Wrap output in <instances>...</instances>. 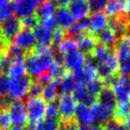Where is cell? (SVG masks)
I'll return each instance as SVG.
<instances>
[{
  "mask_svg": "<svg viewBox=\"0 0 130 130\" xmlns=\"http://www.w3.org/2000/svg\"><path fill=\"white\" fill-rule=\"evenodd\" d=\"M31 82V79L27 76L9 80L8 94L13 101H22L27 95Z\"/></svg>",
  "mask_w": 130,
  "mask_h": 130,
  "instance_id": "277c9868",
  "label": "cell"
},
{
  "mask_svg": "<svg viewBox=\"0 0 130 130\" xmlns=\"http://www.w3.org/2000/svg\"><path fill=\"white\" fill-rule=\"evenodd\" d=\"M78 50L82 52L83 54H92L94 51V47L97 45V41L96 38H94L93 35L90 34H83L78 38Z\"/></svg>",
  "mask_w": 130,
  "mask_h": 130,
  "instance_id": "7402d4cb",
  "label": "cell"
},
{
  "mask_svg": "<svg viewBox=\"0 0 130 130\" xmlns=\"http://www.w3.org/2000/svg\"><path fill=\"white\" fill-rule=\"evenodd\" d=\"M126 5H125V12L130 16V0H126Z\"/></svg>",
  "mask_w": 130,
  "mask_h": 130,
  "instance_id": "db71d44e",
  "label": "cell"
},
{
  "mask_svg": "<svg viewBox=\"0 0 130 130\" xmlns=\"http://www.w3.org/2000/svg\"><path fill=\"white\" fill-rule=\"evenodd\" d=\"M58 130H65V128L64 127H59V129Z\"/></svg>",
  "mask_w": 130,
  "mask_h": 130,
  "instance_id": "6f0895ef",
  "label": "cell"
},
{
  "mask_svg": "<svg viewBox=\"0 0 130 130\" xmlns=\"http://www.w3.org/2000/svg\"><path fill=\"white\" fill-rule=\"evenodd\" d=\"M119 1H120V2H126V0H119Z\"/></svg>",
  "mask_w": 130,
  "mask_h": 130,
  "instance_id": "91938a15",
  "label": "cell"
},
{
  "mask_svg": "<svg viewBox=\"0 0 130 130\" xmlns=\"http://www.w3.org/2000/svg\"><path fill=\"white\" fill-rule=\"evenodd\" d=\"M38 2H39V3H40V2L42 3V2H44V1H45V0H38Z\"/></svg>",
  "mask_w": 130,
  "mask_h": 130,
  "instance_id": "680465c9",
  "label": "cell"
},
{
  "mask_svg": "<svg viewBox=\"0 0 130 130\" xmlns=\"http://www.w3.org/2000/svg\"><path fill=\"white\" fill-rule=\"evenodd\" d=\"M9 78L6 75L0 74V95L8 94V87H9Z\"/></svg>",
  "mask_w": 130,
  "mask_h": 130,
  "instance_id": "ee69618b",
  "label": "cell"
},
{
  "mask_svg": "<svg viewBox=\"0 0 130 130\" xmlns=\"http://www.w3.org/2000/svg\"><path fill=\"white\" fill-rule=\"evenodd\" d=\"M89 29L88 19L78 21V22H74L71 27L68 29V34L70 38H78L83 34H85L86 31Z\"/></svg>",
  "mask_w": 130,
  "mask_h": 130,
  "instance_id": "83f0119b",
  "label": "cell"
},
{
  "mask_svg": "<svg viewBox=\"0 0 130 130\" xmlns=\"http://www.w3.org/2000/svg\"><path fill=\"white\" fill-rule=\"evenodd\" d=\"M6 54L10 59H14V58H18V57H24L25 56L26 52L22 49L20 46H18L17 45L13 44H10L8 45L7 48H6Z\"/></svg>",
  "mask_w": 130,
  "mask_h": 130,
  "instance_id": "e575fe53",
  "label": "cell"
},
{
  "mask_svg": "<svg viewBox=\"0 0 130 130\" xmlns=\"http://www.w3.org/2000/svg\"><path fill=\"white\" fill-rule=\"evenodd\" d=\"M59 127L60 125L57 119L46 118L38 123H30L28 130H58Z\"/></svg>",
  "mask_w": 130,
  "mask_h": 130,
  "instance_id": "4316f807",
  "label": "cell"
},
{
  "mask_svg": "<svg viewBox=\"0 0 130 130\" xmlns=\"http://www.w3.org/2000/svg\"><path fill=\"white\" fill-rule=\"evenodd\" d=\"M87 89L93 96L97 98V95L99 94V93L103 90V88L104 87V82L103 79H101L100 78H96L94 80H92L91 82H89L87 85Z\"/></svg>",
  "mask_w": 130,
  "mask_h": 130,
  "instance_id": "836d02e7",
  "label": "cell"
},
{
  "mask_svg": "<svg viewBox=\"0 0 130 130\" xmlns=\"http://www.w3.org/2000/svg\"><path fill=\"white\" fill-rule=\"evenodd\" d=\"M64 38V29H61V28H56L54 29V32H52V44H54V45H58Z\"/></svg>",
  "mask_w": 130,
  "mask_h": 130,
  "instance_id": "b9f144b4",
  "label": "cell"
},
{
  "mask_svg": "<svg viewBox=\"0 0 130 130\" xmlns=\"http://www.w3.org/2000/svg\"><path fill=\"white\" fill-rule=\"evenodd\" d=\"M55 21L59 28L62 29H68L73 23L74 18L70 12V10L66 7H60L55 12Z\"/></svg>",
  "mask_w": 130,
  "mask_h": 130,
  "instance_id": "ffe728a7",
  "label": "cell"
},
{
  "mask_svg": "<svg viewBox=\"0 0 130 130\" xmlns=\"http://www.w3.org/2000/svg\"><path fill=\"white\" fill-rule=\"evenodd\" d=\"M94 118V121H97L100 124L107 123L114 116V110L110 107H107L101 103H94L90 107Z\"/></svg>",
  "mask_w": 130,
  "mask_h": 130,
  "instance_id": "5bb4252c",
  "label": "cell"
},
{
  "mask_svg": "<svg viewBox=\"0 0 130 130\" xmlns=\"http://www.w3.org/2000/svg\"><path fill=\"white\" fill-rule=\"evenodd\" d=\"M119 63L116 57L115 54H111L106 60L96 63L97 75L103 80L109 81L110 78L116 76V73L119 71Z\"/></svg>",
  "mask_w": 130,
  "mask_h": 130,
  "instance_id": "5b68a950",
  "label": "cell"
},
{
  "mask_svg": "<svg viewBox=\"0 0 130 130\" xmlns=\"http://www.w3.org/2000/svg\"><path fill=\"white\" fill-rule=\"evenodd\" d=\"M64 128L65 130H78V126L77 125V123L70 122L67 124H64Z\"/></svg>",
  "mask_w": 130,
  "mask_h": 130,
  "instance_id": "816d5d0a",
  "label": "cell"
},
{
  "mask_svg": "<svg viewBox=\"0 0 130 130\" xmlns=\"http://www.w3.org/2000/svg\"><path fill=\"white\" fill-rule=\"evenodd\" d=\"M22 22L17 17L12 16L0 25V32L7 43L13 39L22 30Z\"/></svg>",
  "mask_w": 130,
  "mask_h": 130,
  "instance_id": "ba28073f",
  "label": "cell"
},
{
  "mask_svg": "<svg viewBox=\"0 0 130 130\" xmlns=\"http://www.w3.org/2000/svg\"><path fill=\"white\" fill-rule=\"evenodd\" d=\"M126 31L128 32V35L130 36V19L127 21V25H126Z\"/></svg>",
  "mask_w": 130,
  "mask_h": 130,
  "instance_id": "9f6ffc18",
  "label": "cell"
},
{
  "mask_svg": "<svg viewBox=\"0 0 130 130\" xmlns=\"http://www.w3.org/2000/svg\"><path fill=\"white\" fill-rule=\"evenodd\" d=\"M59 118L64 124L72 122L74 120L78 103L71 94H62L58 100Z\"/></svg>",
  "mask_w": 130,
  "mask_h": 130,
  "instance_id": "7a4b0ae2",
  "label": "cell"
},
{
  "mask_svg": "<svg viewBox=\"0 0 130 130\" xmlns=\"http://www.w3.org/2000/svg\"><path fill=\"white\" fill-rule=\"evenodd\" d=\"M21 22H22V26L24 28V29H31V30L34 29L38 25V20L34 14L22 18V20L21 21Z\"/></svg>",
  "mask_w": 130,
  "mask_h": 130,
  "instance_id": "74e56055",
  "label": "cell"
},
{
  "mask_svg": "<svg viewBox=\"0 0 130 130\" xmlns=\"http://www.w3.org/2000/svg\"><path fill=\"white\" fill-rule=\"evenodd\" d=\"M45 116H46V118H49V119H58V118H59V110H58L57 103L52 102V103H49L46 105Z\"/></svg>",
  "mask_w": 130,
  "mask_h": 130,
  "instance_id": "f35d334b",
  "label": "cell"
},
{
  "mask_svg": "<svg viewBox=\"0 0 130 130\" xmlns=\"http://www.w3.org/2000/svg\"><path fill=\"white\" fill-rule=\"evenodd\" d=\"M56 12V6L51 0H46L41 3V5L38 6L35 11V16L38 20H44L48 17H52Z\"/></svg>",
  "mask_w": 130,
  "mask_h": 130,
  "instance_id": "603a6c76",
  "label": "cell"
},
{
  "mask_svg": "<svg viewBox=\"0 0 130 130\" xmlns=\"http://www.w3.org/2000/svg\"><path fill=\"white\" fill-rule=\"evenodd\" d=\"M8 45H9V43H7V42L5 40V38H3L2 34L0 32V54L6 52Z\"/></svg>",
  "mask_w": 130,
  "mask_h": 130,
  "instance_id": "681fc988",
  "label": "cell"
},
{
  "mask_svg": "<svg viewBox=\"0 0 130 130\" xmlns=\"http://www.w3.org/2000/svg\"><path fill=\"white\" fill-rule=\"evenodd\" d=\"M108 1L109 0H88L87 3L89 5L90 10H92L94 13H98L104 10Z\"/></svg>",
  "mask_w": 130,
  "mask_h": 130,
  "instance_id": "ab89813d",
  "label": "cell"
},
{
  "mask_svg": "<svg viewBox=\"0 0 130 130\" xmlns=\"http://www.w3.org/2000/svg\"><path fill=\"white\" fill-rule=\"evenodd\" d=\"M41 25L43 27H45V29H50V30H54V29H56V26H57V23H56L55 18L54 16L52 17H48V18H45L44 20L41 21Z\"/></svg>",
  "mask_w": 130,
  "mask_h": 130,
  "instance_id": "f6af8a7d",
  "label": "cell"
},
{
  "mask_svg": "<svg viewBox=\"0 0 130 130\" xmlns=\"http://www.w3.org/2000/svg\"><path fill=\"white\" fill-rule=\"evenodd\" d=\"M76 123L80 126H89L94 123V118L89 106L85 104H78L75 113Z\"/></svg>",
  "mask_w": 130,
  "mask_h": 130,
  "instance_id": "4fadbf2b",
  "label": "cell"
},
{
  "mask_svg": "<svg viewBox=\"0 0 130 130\" xmlns=\"http://www.w3.org/2000/svg\"><path fill=\"white\" fill-rule=\"evenodd\" d=\"M92 54H93V57H94V61H95L94 62L98 63L106 60L107 58H109L114 53L111 51L110 47L103 45V44H98L94 47Z\"/></svg>",
  "mask_w": 130,
  "mask_h": 130,
  "instance_id": "4dcf8cb0",
  "label": "cell"
},
{
  "mask_svg": "<svg viewBox=\"0 0 130 130\" xmlns=\"http://www.w3.org/2000/svg\"><path fill=\"white\" fill-rule=\"evenodd\" d=\"M129 101H130V94H129Z\"/></svg>",
  "mask_w": 130,
  "mask_h": 130,
  "instance_id": "94428289",
  "label": "cell"
},
{
  "mask_svg": "<svg viewBox=\"0 0 130 130\" xmlns=\"http://www.w3.org/2000/svg\"><path fill=\"white\" fill-rule=\"evenodd\" d=\"M86 61H87V59H86L85 54L79 50H75L63 54L62 60H61V62L65 69L73 71V72H76L80 68L83 67Z\"/></svg>",
  "mask_w": 130,
  "mask_h": 130,
  "instance_id": "52a82bcc",
  "label": "cell"
},
{
  "mask_svg": "<svg viewBox=\"0 0 130 130\" xmlns=\"http://www.w3.org/2000/svg\"><path fill=\"white\" fill-rule=\"evenodd\" d=\"M13 0H0V9L5 8L6 6H7Z\"/></svg>",
  "mask_w": 130,
  "mask_h": 130,
  "instance_id": "f5cc1de1",
  "label": "cell"
},
{
  "mask_svg": "<svg viewBox=\"0 0 130 130\" xmlns=\"http://www.w3.org/2000/svg\"><path fill=\"white\" fill-rule=\"evenodd\" d=\"M89 23V29L93 33H97L99 34L103 30H104L107 28L109 23V19L106 13L98 12L94 13L89 17L88 19Z\"/></svg>",
  "mask_w": 130,
  "mask_h": 130,
  "instance_id": "9a60e30c",
  "label": "cell"
},
{
  "mask_svg": "<svg viewBox=\"0 0 130 130\" xmlns=\"http://www.w3.org/2000/svg\"><path fill=\"white\" fill-rule=\"evenodd\" d=\"M60 79L61 80L58 83V87H59V91L62 94L73 93V91L75 90V88L78 84L76 77L71 73H66Z\"/></svg>",
  "mask_w": 130,
  "mask_h": 130,
  "instance_id": "44dd1931",
  "label": "cell"
},
{
  "mask_svg": "<svg viewBox=\"0 0 130 130\" xmlns=\"http://www.w3.org/2000/svg\"><path fill=\"white\" fill-rule=\"evenodd\" d=\"M12 126L9 112L6 110H0V130H7Z\"/></svg>",
  "mask_w": 130,
  "mask_h": 130,
  "instance_id": "d590c367",
  "label": "cell"
},
{
  "mask_svg": "<svg viewBox=\"0 0 130 130\" xmlns=\"http://www.w3.org/2000/svg\"><path fill=\"white\" fill-rule=\"evenodd\" d=\"M107 16L116 17L121 15V13L125 12V5L119 0H109L105 6Z\"/></svg>",
  "mask_w": 130,
  "mask_h": 130,
  "instance_id": "f546056e",
  "label": "cell"
},
{
  "mask_svg": "<svg viewBox=\"0 0 130 130\" xmlns=\"http://www.w3.org/2000/svg\"><path fill=\"white\" fill-rule=\"evenodd\" d=\"M116 57L119 63L130 60V36L123 35L116 44Z\"/></svg>",
  "mask_w": 130,
  "mask_h": 130,
  "instance_id": "2e32d148",
  "label": "cell"
},
{
  "mask_svg": "<svg viewBox=\"0 0 130 130\" xmlns=\"http://www.w3.org/2000/svg\"><path fill=\"white\" fill-rule=\"evenodd\" d=\"M119 71H120L121 75H126L130 76V60L119 63Z\"/></svg>",
  "mask_w": 130,
  "mask_h": 130,
  "instance_id": "7dc6e473",
  "label": "cell"
},
{
  "mask_svg": "<svg viewBox=\"0 0 130 130\" xmlns=\"http://www.w3.org/2000/svg\"><path fill=\"white\" fill-rule=\"evenodd\" d=\"M48 74L53 80L60 79L61 77H63L66 74V73H65L64 66H63L62 63L60 62V61H54V63L51 65L50 69H49Z\"/></svg>",
  "mask_w": 130,
  "mask_h": 130,
  "instance_id": "d6a6232c",
  "label": "cell"
},
{
  "mask_svg": "<svg viewBox=\"0 0 130 130\" xmlns=\"http://www.w3.org/2000/svg\"><path fill=\"white\" fill-rule=\"evenodd\" d=\"M11 130H27L24 128V126H14L11 128Z\"/></svg>",
  "mask_w": 130,
  "mask_h": 130,
  "instance_id": "11a10c76",
  "label": "cell"
},
{
  "mask_svg": "<svg viewBox=\"0 0 130 130\" xmlns=\"http://www.w3.org/2000/svg\"><path fill=\"white\" fill-rule=\"evenodd\" d=\"M58 93H59V87H58L57 80H51L48 83L45 84V86H43L42 95L45 102H48V103L55 102V99L58 96Z\"/></svg>",
  "mask_w": 130,
  "mask_h": 130,
  "instance_id": "d4e9b609",
  "label": "cell"
},
{
  "mask_svg": "<svg viewBox=\"0 0 130 130\" xmlns=\"http://www.w3.org/2000/svg\"><path fill=\"white\" fill-rule=\"evenodd\" d=\"M98 103L103 104L107 107L113 109L115 110L116 105H117V100L114 95L113 91L111 90L110 87H104L103 88V90L99 93V94L97 95Z\"/></svg>",
  "mask_w": 130,
  "mask_h": 130,
  "instance_id": "cb8c5ba5",
  "label": "cell"
},
{
  "mask_svg": "<svg viewBox=\"0 0 130 130\" xmlns=\"http://www.w3.org/2000/svg\"><path fill=\"white\" fill-rule=\"evenodd\" d=\"M55 6H58L60 7H65V6H69L71 0H51Z\"/></svg>",
  "mask_w": 130,
  "mask_h": 130,
  "instance_id": "f907efd6",
  "label": "cell"
},
{
  "mask_svg": "<svg viewBox=\"0 0 130 130\" xmlns=\"http://www.w3.org/2000/svg\"><path fill=\"white\" fill-rule=\"evenodd\" d=\"M104 128L105 130H130L117 119H110V121H108Z\"/></svg>",
  "mask_w": 130,
  "mask_h": 130,
  "instance_id": "7bdbcfd3",
  "label": "cell"
},
{
  "mask_svg": "<svg viewBox=\"0 0 130 130\" xmlns=\"http://www.w3.org/2000/svg\"><path fill=\"white\" fill-rule=\"evenodd\" d=\"M13 99L8 94L6 95H0V110H6L9 109L13 103Z\"/></svg>",
  "mask_w": 130,
  "mask_h": 130,
  "instance_id": "bcb514c9",
  "label": "cell"
},
{
  "mask_svg": "<svg viewBox=\"0 0 130 130\" xmlns=\"http://www.w3.org/2000/svg\"><path fill=\"white\" fill-rule=\"evenodd\" d=\"M68 9L77 21L87 19L91 11L87 0H71Z\"/></svg>",
  "mask_w": 130,
  "mask_h": 130,
  "instance_id": "7c38bea8",
  "label": "cell"
},
{
  "mask_svg": "<svg viewBox=\"0 0 130 130\" xmlns=\"http://www.w3.org/2000/svg\"><path fill=\"white\" fill-rule=\"evenodd\" d=\"M75 77L79 84L87 85L89 82L97 78V70L96 63L93 60H87L83 67L75 72Z\"/></svg>",
  "mask_w": 130,
  "mask_h": 130,
  "instance_id": "9c48e42d",
  "label": "cell"
},
{
  "mask_svg": "<svg viewBox=\"0 0 130 130\" xmlns=\"http://www.w3.org/2000/svg\"><path fill=\"white\" fill-rule=\"evenodd\" d=\"M128 19L125 16H116L112 17L109 20V29L116 33L117 35H124L126 31V25H127Z\"/></svg>",
  "mask_w": 130,
  "mask_h": 130,
  "instance_id": "484cf974",
  "label": "cell"
},
{
  "mask_svg": "<svg viewBox=\"0 0 130 130\" xmlns=\"http://www.w3.org/2000/svg\"><path fill=\"white\" fill-rule=\"evenodd\" d=\"M52 30L45 29L42 25H38L34 29L35 38L38 44V46L41 47H49L52 44Z\"/></svg>",
  "mask_w": 130,
  "mask_h": 130,
  "instance_id": "d6986e66",
  "label": "cell"
},
{
  "mask_svg": "<svg viewBox=\"0 0 130 130\" xmlns=\"http://www.w3.org/2000/svg\"><path fill=\"white\" fill-rule=\"evenodd\" d=\"M13 13H14V11H13V1H12L7 6L0 9V23H3L5 21L13 16Z\"/></svg>",
  "mask_w": 130,
  "mask_h": 130,
  "instance_id": "60d3db41",
  "label": "cell"
},
{
  "mask_svg": "<svg viewBox=\"0 0 130 130\" xmlns=\"http://www.w3.org/2000/svg\"><path fill=\"white\" fill-rule=\"evenodd\" d=\"M57 46H58V53L61 54V55L67 54V53L72 52V51L78 50L77 40L72 38H70V37L67 38H64Z\"/></svg>",
  "mask_w": 130,
  "mask_h": 130,
  "instance_id": "1f68e13d",
  "label": "cell"
},
{
  "mask_svg": "<svg viewBox=\"0 0 130 130\" xmlns=\"http://www.w3.org/2000/svg\"><path fill=\"white\" fill-rule=\"evenodd\" d=\"M98 39L100 41V44H103L104 45L110 47L116 45L118 42V35L114 31H112L110 29H105L102 32L98 34Z\"/></svg>",
  "mask_w": 130,
  "mask_h": 130,
  "instance_id": "f1b7e54d",
  "label": "cell"
},
{
  "mask_svg": "<svg viewBox=\"0 0 130 130\" xmlns=\"http://www.w3.org/2000/svg\"><path fill=\"white\" fill-rule=\"evenodd\" d=\"M9 115L12 124L18 126H24L27 125L28 119L26 104L22 101H13L9 107Z\"/></svg>",
  "mask_w": 130,
  "mask_h": 130,
  "instance_id": "8992f818",
  "label": "cell"
},
{
  "mask_svg": "<svg viewBox=\"0 0 130 130\" xmlns=\"http://www.w3.org/2000/svg\"><path fill=\"white\" fill-rule=\"evenodd\" d=\"M42 92H43V84L40 83L38 80L31 82L28 93L30 97H40L42 95Z\"/></svg>",
  "mask_w": 130,
  "mask_h": 130,
  "instance_id": "8d00e7d4",
  "label": "cell"
},
{
  "mask_svg": "<svg viewBox=\"0 0 130 130\" xmlns=\"http://www.w3.org/2000/svg\"><path fill=\"white\" fill-rule=\"evenodd\" d=\"M54 61V54L50 47L37 46L25 59L27 72L38 79L42 75L48 72Z\"/></svg>",
  "mask_w": 130,
  "mask_h": 130,
  "instance_id": "6da1fadb",
  "label": "cell"
},
{
  "mask_svg": "<svg viewBox=\"0 0 130 130\" xmlns=\"http://www.w3.org/2000/svg\"><path fill=\"white\" fill-rule=\"evenodd\" d=\"M72 96L77 101V103H79L80 104H85L87 106L91 107L95 103L96 97L93 96L90 93L87 91L85 85L78 84L75 90L73 91Z\"/></svg>",
  "mask_w": 130,
  "mask_h": 130,
  "instance_id": "e0dca14e",
  "label": "cell"
},
{
  "mask_svg": "<svg viewBox=\"0 0 130 130\" xmlns=\"http://www.w3.org/2000/svg\"><path fill=\"white\" fill-rule=\"evenodd\" d=\"M38 3V0H14L13 11L18 17L24 18L35 13Z\"/></svg>",
  "mask_w": 130,
  "mask_h": 130,
  "instance_id": "8fae6325",
  "label": "cell"
},
{
  "mask_svg": "<svg viewBox=\"0 0 130 130\" xmlns=\"http://www.w3.org/2000/svg\"><path fill=\"white\" fill-rule=\"evenodd\" d=\"M46 102L41 97H30L26 103L28 119L30 123H38L45 119Z\"/></svg>",
  "mask_w": 130,
  "mask_h": 130,
  "instance_id": "3957f363",
  "label": "cell"
},
{
  "mask_svg": "<svg viewBox=\"0 0 130 130\" xmlns=\"http://www.w3.org/2000/svg\"><path fill=\"white\" fill-rule=\"evenodd\" d=\"M78 130H105L102 125H91L89 126H78Z\"/></svg>",
  "mask_w": 130,
  "mask_h": 130,
  "instance_id": "c3c4849f",
  "label": "cell"
},
{
  "mask_svg": "<svg viewBox=\"0 0 130 130\" xmlns=\"http://www.w3.org/2000/svg\"><path fill=\"white\" fill-rule=\"evenodd\" d=\"M7 74L11 79L20 78L26 76L27 69H26L24 57H18L11 60V64L8 69Z\"/></svg>",
  "mask_w": 130,
  "mask_h": 130,
  "instance_id": "ac0fdd59",
  "label": "cell"
},
{
  "mask_svg": "<svg viewBox=\"0 0 130 130\" xmlns=\"http://www.w3.org/2000/svg\"><path fill=\"white\" fill-rule=\"evenodd\" d=\"M14 44L25 52H32L37 45L33 31L27 29H22L14 38Z\"/></svg>",
  "mask_w": 130,
  "mask_h": 130,
  "instance_id": "30bf717a",
  "label": "cell"
}]
</instances>
